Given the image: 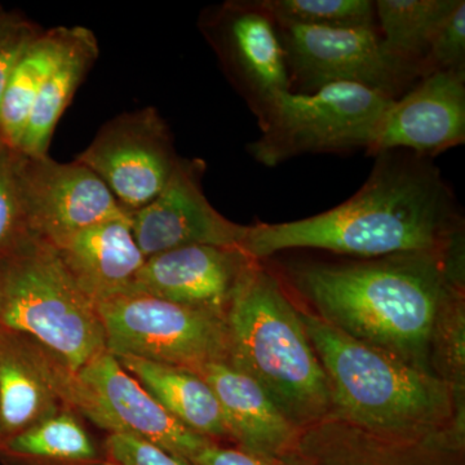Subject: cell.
<instances>
[{"label": "cell", "mask_w": 465, "mask_h": 465, "mask_svg": "<svg viewBox=\"0 0 465 465\" xmlns=\"http://www.w3.org/2000/svg\"><path fill=\"white\" fill-rule=\"evenodd\" d=\"M229 363L251 376L299 430L333 415L329 381L282 280L253 260L225 314Z\"/></svg>", "instance_id": "cell-4"}, {"label": "cell", "mask_w": 465, "mask_h": 465, "mask_svg": "<svg viewBox=\"0 0 465 465\" xmlns=\"http://www.w3.org/2000/svg\"><path fill=\"white\" fill-rule=\"evenodd\" d=\"M64 410L90 419V394L78 372L35 339L0 326L2 440Z\"/></svg>", "instance_id": "cell-11"}, {"label": "cell", "mask_w": 465, "mask_h": 465, "mask_svg": "<svg viewBox=\"0 0 465 465\" xmlns=\"http://www.w3.org/2000/svg\"><path fill=\"white\" fill-rule=\"evenodd\" d=\"M26 155L0 139V262L16 255L33 242L25 198Z\"/></svg>", "instance_id": "cell-25"}, {"label": "cell", "mask_w": 465, "mask_h": 465, "mask_svg": "<svg viewBox=\"0 0 465 465\" xmlns=\"http://www.w3.org/2000/svg\"><path fill=\"white\" fill-rule=\"evenodd\" d=\"M106 351L195 372L229 362L225 318L142 292L96 302Z\"/></svg>", "instance_id": "cell-7"}, {"label": "cell", "mask_w": 465, "mask_h": 465, "mask_svg": "<svg viewBox=\"0 0 465 465\" xmlns=\"http://www.w3.org/2000/svg\"><path fill=\"white\" fill-rule=\"evenodd\" d=\"M390 97L360 84H332L312 94L284 92L249 146L259 163L274 167L317 153L369 150Z\"/></svg>", "instance_id": "cell-6"}, {"label": "cell", "mask_w": 465, "mask_h": 465, "mask_svg": "<svg viewBox=\"0 0 465 465\" xmlns=\"http://www.w3.org/2000/svg\"><path fill=\"white\" fill-rule=\"evenodd\" d=\"M104 451L115 465H192L185 459L130 434H108Z\"/></svg>", "instance_id": "cell-28"}, {"label": "cell", "mask_w": 465, "mask_h": 465, "mask_svg": "<svg viewBox=\"0 0 465 465\" xmlns=\"http://www.w3.org/2000/svg\"><path fill=\"white\" fill-rule=\"evenodd\" d=\"M200 159H182L154 201L131 213V229L145 259L193 246H240L246 226L223 216L204 195Z\"/></svg>", "instance_id": "cell-12"}, {"label": "cell", "mask_w": 465, "mask_h": 465, "mask_svg": "<svg viewBox=\"0 0 465 465\" xmlns=\"http://www.w3.org/2000/svg\"><path fill=\"white\" fill-rule=\"evenodd\" d=\"M42 32L26 21L0 25V108L18 58Z\"/></svg>", "instance_id": "cell-29"}, {"label": "cell", "mask_w": 465, "mask_h": 465, "mask_svg": "<svg viewBox=\"0 0 465 465\" xmlns=\"http://www.w3.org/2000/svg\"><path fill=\"white\" fill-rule=\"evenodd\" d=\"M73 27L43 30L18 58L0 108V139L12 148L21 140L36 96L66 51Z\"/></svg>", "instance_id": "cell-23"}, {"label": "cell", "mask_w": 465, "mask_h": 465, "mask_svg": "<svg viewBox=\"0 0 465 465\" xmlns=\"http://www.w3.org/2000/svg\"><path fill=\"white\" fill-rule=\"evenodd\" d=\"M278 26H376L375 2L370 0H262Z\"/></svg>", "instance_id": "cell-26"}, {"label": "cell", "mask_w": 465, "mask_h": 465, "mask_svg": "<svg viewBox=\"0 0 465 465\" xmlns=\"http://www.w3.org/2000/svg\"><path fill=\"white\" fill-rule=\"evenodd\" d=\"M25 198L36 240L54 243L66 235L109 220L130 219L105 183L79 162L58 163L26 155Z\"/></svg>", "instance_id": "cell-14"}, {"label": "cell", "mask_w": 465, "mask_h": 465, "mask_svg": "<svg viewBox=\"0 0 465 465\" xmlns=\"http://www.w3.org/2000/svg\"><path fill=\"white\" fill-rule=\"evenodd\" d=\"M460 0H378L376 25L394 54L420 67L430 42Z\"/></svg>", "instance_id": "cell-24"}, {"label": "cell", "mask_w": 465, "mask_h": 465, "mask_svg": "<svg viewBox=\"0 0 465 465\" xmlns=\"http://www.w3.org/2000/svg\"><path fill=\"white\" fill-rule=\"evenodd\" d=\"M0 461L7 465H88L101 461V450L81 416L64 410L0 440Z\"/></svg>", "instance_id": "cell-22"}, {"label": "cell", "mask_w": 465, "mask_h": 465, "mask_svg": "<svg viewBox=\"0 0 465 465\" xmlns=\"http://www.w3.org/2000/svg\"><path fill=\"white\" fill-rule=\"evenodd\" d=\"M282 460L262 457L243 449L224 448L210 442L189 460L192 465H282Z\"/></svg>", "instance_id": "cell-30"}, {"label": "cell", "mask_w": 465, "mask_h": 465, "mask_svg": "<svg viewBox=\"0 0 465 465\" xmlns=\"http://www.w3.org/2000/svg\"><path fill=\"white\" fill-rule=\"evenodd\" d=\"M99 56V45L91 30L73 27L64 56L43 84L34 103L21 152L29 157H45L61 115L72 103L76 90Z\"/></svg>", "instance_id": "cell-21"}, {"label": "cell", "mask_w": 465, "mask_h": 465, "mask_svg": "<svg viewBox=\"0 0 465 465\" xmlns=\"http://www.w3.org/2000/svg\"><path fill=\"white\" fill-rule=\"evenodd\" d=\"M253 259L238 247L193 244L143 262L131 292L224 317Z\"/></svg>", "instance_id": "cell-16"}, {"label": "cell", "mask_w": 465, "mask_h": 465, "mask_svg": "<svg viewBox=\"0 0 465 465\" xmlns=\"http://www.w3.org/2000/svg\"><path fill=\"white\" fill-rule=\"evenodd\" d=\"M116 360L192 432L213 442L231 440L222 406L200 375L182 367L140 358L119 356Z\"/></svg>", "instance_id": "cell-20"}, {"label": "cell", "mask_w": 465, "mask_h": 465, "mask_svg": "<svg viewBox=\"0 0 465 465\" xmlns=\"http://www.w3.org/2000/svg\"><path fill=\"white\" fill-rule=\"evenodd\" d=\"M75 161L94 171L131 215L158 197L180 158L166 122L143 108L106 122Z\"/></svg>", "instance_id": "cell-10"}, {"label": "cell", "mask_w": 465, "mask_h": 465, "mask_svg": "<svg viewBox=\"0 0 465 465\" xmlns=\"http://www.w3.org/2000/svg\"><path fill=\"white\" fill-rule=\"evenodd\" d=\"M76 372L90 393L91 423L108 434H130L188 461L213 442L176 420L110 351Z\"/></svg>", "instance_id": "cell-13"}, {"label": "cell", "mask_w": 465, "mask_h": 465, "mask_svg": "<svg viewBox=\"0 0 465 465\" xmlns=\"http://www.w3.org/2000/svg\"><path fill=\"white\" fill-rule=\"evenodd\" d=\"M200 29L226 78L262 124L278 97L291 91L273 18L260 2H225L202 12Z\"/></svg>", "instance_id": "cell-9"}, {"label": "cell", "mask_w": 465, "mask_h": 465, "mask_svg": "<svg viewBox=\"0 0 465 465\" xmlns=\"http://www.w3.org/2000/svg\"><path fill=\"white\" fill-rule=\"evenodd\" d=\"M88 465H115L114 463H112V461H97V463H94V464H88Z\"/></svg>", "instance_id": "cell-31"}, {"label": "cell", "mask_w": 465, "mask_h": 465, "mask_svg": "<svg viewBox=\"0 0 465 465\" xmlns=\"http://www.w3.org/2000/svg\"><path fill=\"white\" fill-rule=\"evenodd\" d=\"M375 157L362 188L341 206L296 222L246 226L238 249L266 260L298 249L379 259L463 247L457 201L430 158L406 150Z\"/></svg>", "instance_id": "cell-2"}, {"label": "cell", "mask_w": 465, "mask_h": 465, "mask_svg": "<svg viewBox=\"0 0 465 465\" xmlns=\"http://www.w3.org/2000/svg\"><path fill=\"white\" fill-rule=\"evenodd\" d=\"M309 341L326 372L333 415L371 432L427 437L464 430V410L450 382L363 344L308 308Z\"/></svg>", "instance_id": "cell-3"}, {"label": "cell", "mask_w": 465, "mask_h": 465, "mask_svg": "<svg viewBox=\"0 0 465 465\" xmlns=\"http://www.w3.org/2000/svg\"><path fill=\"white\" fill-rule=\"evenodd\" d=\"M424 76L434 72H452L465 75V2L446 18L436 33L424 58Z\"/></svg>", "instance_id": "cell-27"}, {"label": "cell", "mask_w": 465, "mask_h": 465, "mask_svg": "<svg viewBox=\"0 0 465 465\" xmlns=\"http://www.w3.org/2000/svg\"><path fill=\"white\" fill-rule=\"evenodd\" d=\"M5 262H0V281H2L3 264H5Z\"/></svg>", "instance_id": "cell-32"}, {"label": "cell", "mask_w": 465, "mask_h": 465, "mask_svg": "<svg viewBox=\"0 0 465 465\" xmlns=\"http://www.w3.org/2000/svg\"><path fill=\"white\" fill-rule=\"evenodd\" d=\"M0 326L35 339L74 371L106 351L96 304L45 241L33 242L3 264Z\"/></svg>", "instance_id": "cell-5"}, {"label": "cell", "mask_w": 465, "mask_h": 465, "mask_svg": "<svg viewBox=\"0 0 465 465\" xmlns=\"http://www.w3.org/2000/svg\"><path fill=\"white\" fill-rule=\"evenodd\" d=\"M51 244L79 289L94 304L131 292L146 260L134 241L131 219L88 226Z\"/></svg>", "instance_id": "cell-19"}, {"label": "cell", "mask_w": 465, "mask_h": 465, "mask_svg": "<svg viewBox=\"0 0 465 465\" xmlns=\"http://www.w3.org/2000/svg\"><path fill=\"white\" fill-rule=\"evenodd\" d=\"M465 140V75L423 76L382 114L370 154L406 150L430 158Z\"/></svg>", "instance_id": "cell-15"}, {"label": "cell", "mask_w": 465, "mask_h": 465, "mask_svg": "<svg viewBox=\"0 0 465 465\" xmlns=\"http://www.w3.org/2000/svg\"><path fill=\"white\" fill-rule=\"evenodd\" d=\"M455 433L427 437L387 436L331 416L300 433L299 465H459Z\"/></svg>", "instance_id": "cell-17"}, {"label": "cell", "mask_w": 465, "mask_h": 465, "mask_svg": "<svg viewBox=\"0 0 465 465\" xmlns=\"http://www.w3.org/2000/svg\"><path fill=\"white\" fill-rule=\"evenodd\" d=\"M0 440H2V428H0Z\"/></svg>", "instance_id": "cell-33"}, {"label": "cell", "mask_w": 465, "mask_h": 465, "mask_svg": "<svg viewBox=\"0 0 465 465\" xmlns=\"http://www.w3.org/2000/svg\"><path fill=\"white\" fill-rule=\"evenodd\" d=\"M215 393L232 442L262 457H292L300 433L266 391L229 362L207 363L195 371Z\"/></svg>", "instance_id": "cell-18"}, {"label": "cell", "mask_w": 465, "mask_h": 465, "mask_svg": "<svg viewBox=\"0 0 465 465\" xmlns=\"http://www.w3.org/2000/svg\"><path fill=\"white\" fill-rule=\"evenodd\" d=\"M277 27L292 92L312 94L324 85L351 84L396 100L423 78L420 67L385 45L378 25Z\"/></svg>", "instance_id": "cell-8"}, {"label": "cell", "mask_w": 465, "mask_h": 465, "mask_svg": "<svg viewBox=\"0 0 465 465\" xmlns=\"http://www.w3.org/2000/svg\"><path fill=\"white\" fill-rule=\"evenodd\" d=\"M280 278L336 329L437 375L440 322L463 298V247L357 262H296Z\"/></svg>", "instance_id": "cell-1"}]
</instances>
